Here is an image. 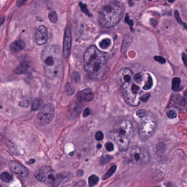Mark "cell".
<instances>
[{
  "label": "cell",
  "instance_id": "obj_1",
  "mask_svg": "<svg viewBox=\"0 0 187 187\" xmlns=\"http://www.w3.org/2000/svg\"><path fill=\"white\" fill-rule=\"evenodd\" d=\"M84 68L91 78L102 79L106 72L108 55L92 45L87 48L84 55Z\"/></svg>",
  "mask_w": 187,
  "mask_h": 187
},
{
  "label": "cell",
  "instance_id": "obj_2",
  "mask_svg": "<svg viewBox=\"0 0 187 187\" xmlns=\"http://www.w3.org/2000/svg\"><path fill=\"white\" fill-rule=\"evenodd\" d=\"M41 58L46 76L52 80L59 79L63 72L60 47L56 45L47 46L42 52Z\"/></svg>",
  "mask_w": 187,
  "mask_h": 187
},
{
  "label": "cell",
  "instance_id": "obj_3",
  "mask_svg": "<svg viewBox=\"0 0 187 187\" xmlns=\"http://www.w3.org/2000/svg\"><path fill=\"white\" fill-rule=\"evenodd\" d=\"M123 14V4L118 1H111L101 9L98 14V22L104 28H111L119 24Z\"/></svg>",
  "mask_w": 187,
  "mask_h": 187
},
{
  "label": "cell",
  "instance_id": "obj_4",
  "mask_svg": "<svg viewBox=\"0 0 187 187\" xmlns=\"http://www.w3.org/2000/svg\"><path fill=\"white\" fill-rule=\"evenodd\" d=\"M121 92L125 102L131 106H137L142 102V91L132 81L121 84Z\"/></svg>",
  "mask_w": 187,
  "mask_h": 187
},
{
  "label": "cell",
  "instance_id": "obj_5",
  "mask_svg": "<svg viewBox=\"0 0 187 187\" xmlns=\"http://www.w3.org/2000/svg\"><path fill=\"white\" fill-rule=\"evenodd\" d=\"M35 178L50 187H58L63 179L62 174H57L51 167L47 166L40 168L35 174Z\"/></svg>",
  "mask_w": 187,
  "mask_h": 187
},
{
  "label": "cell",
  "instance_id": "obj_6",
  "mask_svg": "<svg viewBox=\"0 0 187 187\" xmlns=\"http://www.w3.org/2000/svg\"><path fill=\"white\" fill-rule=\"evenodd\" d=\"M157 121L152 116H148L140 124L138 135L142 141L148 140L153 136L157 128Z\"/></svg>",
  "mask_w": 187,
  "mask_h": 187
},
{
  "label": "cell",
  "instance_id": "obj_7",
  "mask_svg": "<svg viewBox=\"0 0 187 187\" xmlns=\"http://www.w3.org/2000/svg\"><path fill=\"white\" fill-rule=\"evenodd\" d=\"M55 114V108L50 104H45L40 109L37 115V121L41 126H46L50 124L53 120Z\"/></svg>",
  "mask_w": 187,
  "mask_h": 187
},
{
  "label": "cell",
  "instance_id": "obj_8",
  "mask_svg": "<svg viewBox=\"0 0 187 187\" xmlns=\"http://www.w3.org/2000/svg\"><path fill=\"white\" fill-rule=\"evenodd\" d=\"M131 157L133 162L138 165L147 164L149 162L150 155L144 148L134 146L131 150Z\"/></svg>",
  "mask_w": 187,
  "mask_h": 187
},
{
  "label": "cell",
  "instance_id": "obj_9",
  "mask_svg": "<svg viewBox=\"0 0 187 187\" xmlns=\"http://www.w3.org/2000/svg\"><path fill=\"white\" fill-rule=\"evenodd\" d=\"M114 133L126 136L132 139L133 136V127L131 122L128 120L120 121L115 126Z\"/></svg>",
  "mask_w": 187,
  "mask_h": 187
},
{
  "label": "cell",
  "instance_id": "obj_10",
  "mask_svg": "<svg viewBox=\"0 0 187 187\" xmlns=\"http://www.w3.org/2000/svg\"><path fill=\"white\" fill-rule=\"evenodd\" d=\"M9 168L13 173L23 178H26L29 174V170L25 166L15 161H11L8 164Z\"/></svg>",
  "mask_w": 187,
  "mask_h": 187
},
{
  "label": "cell",
  "instance_id": "obj_11",
  "mask_svg": "<svg viewBox=\"0 0 187 187\" xmlns=\"http://www.w3.org/2000/svg\"><path fill=\"white\" fill-rule=\"evenodd\" d=\"M72 34L70 29L68 27L65 30L64 35L63 47V55L65 58H68L71 51L72 47Z\"/></svg>",
  "mask_w": 187,
  "mask_h": 187
},
{
  "label": "cell",
  "instance_id": "obj_12",
  "mask_svg": "<svg viewBox=\"0 0 187 187\" xmlns=\"http://www.w3.org/2000/svg\"><path fill=\"white\" fill-rule=\"evenodd\" d=\"M35 38V42L38 45H43L45 44L48 40V30L47 28L43 25L39 26L36 31Z\"/></svg>",
  "mask_w": 187,
  "mask_h": 187
},
{
  "label": "cell",
  "instance_id": "obj_13",
  "mask_svg": "<svg viewBox=\"0 0 187 187\" xmlns=\"http://www.w3.org/2000/svg\"><path fill=\"white\" fill-rule=\"evenodd\" d=\"M114 140L118 145L119 149L124 152L126 151L128 148L131 139L126 136L114 133Z\"/></svg>",
  "mask_w": 187,
  "mask_h": 187
},
{
  "label": "cell",
  "instance_id": "obj_14",
  "mask_svg": "<svg viewBox=\"0 0 187 187\" xmlns=\"http://www.w3.org/2000/svg\"><path fill=\"white\" fill-rule=\"evenodd\" d=\"M132 72L128 68H123L119 72V76L121 84L132 81Z\"/></svg>",
  "mask_w": 187,
  "mask_h": 187
},
{
  "label": "cell",
  "instance_id": "obj_15",
  "mask_svg": "<svg viewBox=\"0 0 187 187\" xmlns=\"http://www.w3.org/2000/svg\"><path fill=\"white\" fill-rule=\"evenodd\" d=\"M93 92L90 89H84L77 94V98L85 102H90L93 99Z\"/></svg>",
  "mask_w": 187,
  "mask_h": 187
},
{
  "label": "cell",
  "instance_id": "obj_16",
  "mask_svg": "<svg viewBox=\"0 0 187 187\" xmlns=\"http://www.w3.org/2000/svg\"><path fill=\"white\" fill-rule=\"evenodd\" d=\"M25 43L24 41L19 40L13 42L10 46V50L12 53H18L25 47Z\"/></svg>",
  "mask_w": 187,
  "mask_h": 187
},
{
  "label": "cell",
  "instance_id": "obj_17",
  "mask_svg": "<svg viewBox=\"0 0 187 187\" xmlns=\"http://www.w3.org/2000/svg\"><path fill=\"white\" fill-rule=\"evenodd\" d=\"M29 67L28 64L26 62H21L20 64L16 68L14 72L18 75L25 74L27 72L28 68Z\"/></svg>",
  "mask_w": 187,
  "mask_h": 187
},
{
  "label": "cell",
  "instance_id": "obj_18",
  "mask_svg": "<svg viewBox=\"0 0 187 187\" xmlns=\"http://www.w3.org/2000/svg\"><path fill=\"white\" fill-rule=\"evenodd\" d=\"M132 41H133V38L132 36H131V35H126L125 36L122 47H121V51L123 52H125L127 50L128 48L131 45Z\"/></svg>",
  "mask_w": 187,
  "mask_h": 187
},
{
  "label": "cell",
  "instance_id": "obj_19",
  "mask_svg": "<svg viewBox=\"0 0 187 187\" xmlns=\"http://www.w3.org/2000/svg\"><path fill=\"white\" fill-rule=\"evenodd\" d=\"M172 89L174 92H179L182 89L179 77H174L172 81Z\"/></svg>",
  "mask_w": 187,
  "mask_h": 187
},
{
  "label": "cell",
  "instance_id": "obj_20",
  "mask_svg": "<svg viewBox=\"0 0 187 187\" xmlns=\"http://www.w3.org/2000/svg\"><path fill=\"white\" fill-rule=\"evenodd\" d=\"M116 170V165H113V166H111L110 168V169L103 175V176L102 177V179L105 181V180L109 178L115 173Z\"/></svg>",
  "mask_w": 187,
  "mask_h": 187
},
{
  "label": "cell",
  "instance_id": "obj_21",
  "mask_svg": "<svg viewBox=\"0 0 187 187\" xmlns=\"http://www.w3.org/2000/svg\"><path fill=\"white\" fill-rule=\"evenodd\" d=\"M153 80L152 76L148 74V78H147V81L145 82V85L143 86V89L144 90H149L151 89L153 87Z\"/></svg>",
  "mask_w": 187,
  "mask_h": 187
},
{
  "label": "cell",
  "instance_id": "obj_22",
  "mask_svg": "<svg viewBox=\"0 0 187 187\" xmlns=\"http://www.w3.org/2000/svg\"><path fill=\"white\" fill-rule=\"evenodd\" d=\"M99 182V178L98 176L93 174L91 175L89 178V184L90 187H93L96 185Z\"/></svg>",
  "mask_w": 187,
  "mask_h": 187
},
{
  "label": "cell",
  "instance_id": "obj_23",
  "mask_svg": "<svg viewBox=\"0 0 187 187\" xmlns=\"http://www.w3.org/2000/svg\"><path fill=\"white\" fill-rule=\"evenodd\" d=\"M1 179L5 182H10L12 180V176L8 172H4L1 174Z\"/></svg>",
  "mask_w": 187,
  "mask_h": 187
},
{
  "label": "cell",
  "instance_id": "obj_24",
  "mask_svg": "<svg viewBox=\"0 0 187 187\" xmlns=\"http://www.w3.org/2000/svg\"><path fill=\"white\" fill-rule=\"evenodd\" d=\"M110 44L111 41L109 38H104L99 43V46L102 49H107Z\"/></svg>",
  "mask_w": 187,
  "mask_h": 187
},
{
  "label": "cell",
  "instance_id": "obj_25",
  "mask_svg": "<svg viewBox=\"0 0 187 187\" xmlns=\"http://www.w3.org/2000/svg\"><path fill=\"white\" fill-rule=\"evenodd\" d=\"M41 104H42V101L39 98H36L32 104V107H31L32 110L35 111L38 110Z\"/></svg>",
  "mask_w": 187,
  "mask_h": 187
},
{
  "label": "cell",
  "instance_id": "obj_26",
  "mask_svg": "<svg viewBox=\"0 0 187 187\" xmlns=\"http://www.w3.org/2000/svg\"><path fill=\"white\" fill-rule=\"evenodd\" d=\"M174 17H175L176 21H177L179 24H181V25H183L185 28V29L187 30V25L186 24H185L184 23H183V21H182L178 11H174Z\"/></svg>",
  "mask_w": 187,
  "mask_h": 187
},
{
  "label": "cell",
  "instance_id": "obj_27",
  "mask_svg": "<svg viewBox=\"0 0 187 187\" xmlns=\"http://www.w3.org/2000/svg\"><path fill=\"white\" fill-rule=\"evenodd\" d=\"M48 18L52 23H55L57 21H58L57 13H56L55 11L51 12L48 14Z\"/></svg>",
  "mask_w": 187,
  "mask_h": 187
},
{
  "label": "cell",
  "instance_id": "obj_28",
  "mask_svg": "<svg viewBox=\"0 0 187 187\" xmlns=\"http://www.w3.org/2000/svg\"><path fill=\"white\" fill-rule=\"evenodd\" d=\"M111 159V157L110 155H103L100 158L99 163L101 165H105L107 163H108L110 161Z\"/></svg>",
  "mask_w": 187,
  "mask_h": 187
},
{
  "label": "cell",
  "instance_id": "obj_29",
  "mask_svg": "<svg viewBox=\"0 0 187 187\" xmlns=\"http://www.w3.org/2000/svg\"><path fill=\"white\" fill-rule=\"evenodd\" d=\"M133 79L136 83L140 84L143 81V74L142 73H137L133 76Z\"/></svg>",
  "mask_w": 187,
  "mask_h": 187
},
{
  "label": "cell",
  "instance_id": "obj_30",
  "mask_svg": "<svg viewBox=\"0 0 187 187\" xmlns=\"http://www.w3.org/2000/svg\"><path fill=\"white\" fill-rule=\"evenodd\" d=\"M79 4H80V6L81 10H82V11L83 12H84L85 14H87V16H91V13H90V12L89 11L86 4H82V3H81V2H80Z\"/></svg>",
  "mask_w": 187,
  "mask_h": 187
},
{
  "label": "cell",
  "instance_id": "obj_31",
  "mask_svg": "<svg viewBox=\"0 0 187 187\" xmlns=\"http://www.w3.org/2000/svg\"><path fill=\"white\" fill-rule=\"evenodd\" d=\"M65 89H66V92L69 95H72L74 93V89L72 86V85L70 84L69 83H68L66 86H65Z\"/></svg>",
  "mask_w": 187,
  "mask_h": 187
},
{
  "label": "cell",
  "instance_id": "obj_32",
  "mask_svg": "<svg viewBox=\"0 0 187 187\" xmlns=\"http://www.w3.org/2000/svg\"><path fill=\"white\" fill-rule=\"evenodd\" d=\"M136 115L138 118L142 119V118H144V117L146 116L147 113H146V111L144 110V109H139V110L137 111Z\"/></svg>",
  "mask_w": 187,
  "mask_h": 187
},
{
  "label": "cell",
  "instance_id": "obj_33",
  "mask_svg": "<svg viewBox=\"0 0 187 187\" xmlns=\"http://www.w3.org/2000/svg\"><path fill=\"white\" fill-rule=\"evenodd\" d=\"M167 116L170 119H174L177 118V114L174 110H170L167 112Z\"/></svg>",
  "mask_w": 187,
  "mask_h": 187
},
{
  "label": "cell",
  "instance_id": "obj_34",
  "mask_svg": "<svg viewBox=\"0 0 187 187\" xmlns=\"http://www.w3.org/2000/svg\"><path fill=\"white\" fill-rule=\"evenodd\" d=\"M154 59L155 60H156L157 62H159V63L160 64H165L166 63V59L162 57V56H154Z\"/></svg>",
  "mask_w": 187,
  "mask_h": 187
},
{
  "label": "cell",
  "instance_id": "obj_35",
  "mask_svg": "<svg viewBox=\"0 0 187 187\" xmlns=\"http://www.w3.org/2000/svg\"><path fill=\"white\" fill-rule=\"evenodd\" d=\"M105 147L106 148V150L108 152H112L114 149V144L111 142H107L105 145Z\"/></svg>",
  "mask_w": 187,
  "mask_h": 187
},
{
  "label": "cell",
  "instance_id": "obj_36",
  "mask_svg": "<svg viewBox=\"0 0 187 187\" xmlns=\"http://www.w3.org/2000/svg\"><path fill=\"white\" fill-rule=\"evenodd\" d=\"M95 138H96V140H98V141L103 140V138H104V135H103V132H101V131H98L96 133Z\"/></svg>",
  "mask_w": 187,
  "mask_h": 187
},
{
  "label": "cell",
  "instance_id": "obj_37",
  "mask_svg": "<svg viewBox=\"0 0 187 187\" xmlns=\"http://www.w3.org/2000/svg\"><path fill=\"white\" fill-rule=\"evenodd\" d=\"M125 21L130 26L131 29H132V26H133V24H134V23H133V21L132 20L130 19L129 18V17H128V14L126 15V18H125Z\"/></svg>",
  "mask_w": 187,
  "mask_h": 187
},
{
  "label": "cell",
  "instance_id": "obj_38",
  "mask_svg": "<svg viewBox=\"0 0 187 187\" xmlns=\"http://www.w3.org/2000/svg\"><path fill=\"white\" fill-rule=\"evenodd\" d=\"M150 97V94L146 93L143 94L141 98V101L142 102H146L148 101L149 98Z\"/></svg>",
  "mask_w": 187,
  "mask_h": 187
},
{
  "label": "cell",
  "instance_id": "obj_39",
  "mask_svg": "<svg viewBox=\"0 0 187 187\" xmlns=\"http://www.w3.org/2000/svg\"><path fill=\"white\" fill-rule=\"evenodd\" d=\"M29 105H30V102L29 101H24L19 103V106L23 107L29 106Z\"/></svg>",
  "mask_w": 187,
  "mask_h": 187
},
{
  "label": "cell",
  "instance_id": "obj_40",
  "mask_svg": "<svg viewBox=\"0 0 187 187\" xmlns=\"http://www.w3.org/2000/svg\"><path fill=\"white\" fill-rule=\"evenodd\" d=\"M182 58L183 60L184 64L187 67V55L185 53H183L182 55Z\"/></svg>",
  "mask_w": 187,
  "mask_h": 187
},
{
  "label": "cell",
  "instance_id": "obj_41",
  "mask_svg": "<svg viewBox=\"0 0 187 187\" xmlns=\"http://www.w3.org/2000/svg\"><path fill=\"white\" fill-rule=\"evenodd\" d=\"M90 114V110H89V108H86L84 111V113H83V116L84 118L87 117Z\"/></svg>",
  "mask_w": 187,
  "mask_h": 187
},
{
  "label": "cell",
  "instance_id": "obj_42",
  "mask_svg": "<svg viewBox=\"0 0 187 187\" xmlns=\"http://www.w3.org/2000/svg\"><path fill=\"white\" fill-rule=\"evenodd\" d=\"M166 187H176L174 186V184H173V183H172V182H168L167 184H166Z\"/></svg>",
  "mask_w": 187,
  "mask_h": 187
},
{
  "label": "cell",
  "instance_id": "obj_43",
  "mask_svg": "<svg viewBox=\"0 0 187 187\" xmlns=\"http://www.w3.org/2000/svg\"><path fill=\"white\" fill-rule=\"evenodd\" d=\"M35 162V160L34 159H31V160H29L28 162H26V164H28L29 165H31V164H34Z\"/></svg>",
  "mask_w": 187,
  "mask_h": 187
},
{
  "label": "cell",
  "instance_id": "obj_44",
  "mask_svg": "<svg viewBox=\"0 0 187 187\" xmlns=\"http://www.w3.org/2000/svg\"><path fill=\"white\" fill-rule=\"evenodd\" d=\"M83 174H84V171H83L82 172L80 173V170H79V171L77 172V174L78 176H81L83 175Z\"/></svg>",
  "mask_w": 187,
  "mask_h": 187
},
{
  "label": "cell",
  "instance_id": "obj_45",
  "mask_svg": "<svg viewBox=\"0 0 187 187\" xmlns=\"http://www.w3.org/2000/svg\"><path fill=\"white\" fill-rule=\"evenodd\" d=\"M97 147L98 148V149H101L102 148V145L101 144H99L97 145Z\"/></svg>",
  "mask_w": 187,
  "mask_h": 187
},
{
  "label": "cell",
  "instance_id": "obj_46",
  "mask_svg": "<svg viewBox=\"0 0 187 187\" xmlns=\"http://www.w3.org/2000/svg\"><path fill=\"white\" fill-rule=\"evenodd\" d=\"M1 187H7V186H3V185H2V186H1Z\"/></svg>",
  "mask_w": 187,
  "mask_h": 187
},
{
  "label": "cell",
  "instance_id": "obj_47",
  "mask_svg": "<svg viewBox=\"0 0 187 187\" xmlns=\"http://www.w3.org/2000/svg\"><path fill=\"white\" fill-rule=\"evenodd\" d=\"M186 51H187V49H186Z\"/></svg>",
  "mask_w": 187,
  "mask_h": 187
},
{
  "label": "cell",
  "instance_id": "obj_48",
  "mask_svg": "<svg viewBox=\"0 0 187 187\" xmlns=\"http://www.w3.org/2000/svg\"></svg>",
  "mask_w": 187,
  "mask_h": 187
},
{
  "label": "cell",
  "instance_id": "obj_49",
  "mask_svg": "<svg viewBox=\"0 0 187 187\" xmlns=\"http://www.w3.org/2000/svg\"></svg>",
  "mask_w": 187,
  "mask_h": 187
}]
</instances>
